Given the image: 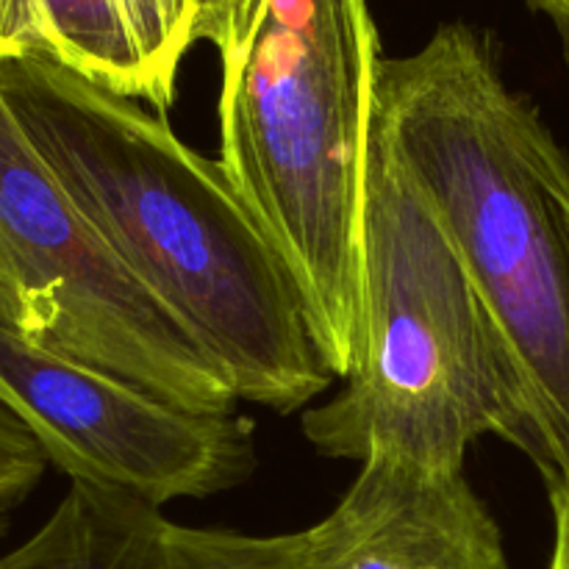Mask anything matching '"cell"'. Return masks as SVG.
<instances>
[{
	"label": "cell",
	"instance_id": "6da1fadb",
	"mask_svg": "<svg viewBox=\"0 0 569 569\" xmlns=\"http://www.w3.org/2000/svg\"><path fill=\"white\" fill-rule=\"evenodd\" d=\"M0 94L89 226L220 361L239 400L289 415L337 381L292 270L220 159L48 56H0Z\"/></svg>",
	"mask_w": 569,
	"mask_h": 569
},
{
	"label": "cell",
	"instance_id": "9c48e42d",
	"mask_svg": "<svg viewBox=\"0 0 569 569\" xmlns=\"http://www.w3.org/2000/svg\"><path fill=\"white\" fill-rule=\"evenodd\" d=\"M17 53L67 70L164 114L194 39L192 0H17Z\"/></svg>",
	"mask_w": 569,
	"mask_h": 569
},
{
	"label": "cell",
	"instance_id": "8fae6325",
	"mask_svg": "<svg viewBox=\"0 0 569 569\" xmlns=\"http://www.w3.org/2000/svg\"><path fill=\"white\" fill-rule=\"evenodd\" d=\"M194 39L209 42L220 59L248 39L264 0H192Z\"/></svg>",
	"mask_w": 569,
	"mask_h": 569
},
{
	"label": "cell",
	"instance_id": "5b68a950",
	"mask_svg": "<svg viewBox=\"0 0 569 569\" xmlns=\"http://www.w3.org/2000/svg\"><path fill=\"white\" fill-rule=\"evenodd\" d=\"M0 322L198 415H233L220 361L98 237L0 94Z\"/></svg>",
	"mask_w": 569,
	"mask_h": 569
},
{
	"label": "cell",
	"instance_id": "52a82bcc",
	"mask_svg": "<svg viewBox=\"0 0 569 569\" xmlns=\"http://www.w3.org/2000/svg\"><path fill=\"white\" fill-rule=\"evenodd\" d=\"M306 537L311 569H511L465 470L367 461Z\"/></svg>",
	"mask_w": 569,
	"mask_h": 569
},
{
	"label": "cell",
	"instance_id": "7c38bea8",
	"mask_svg": "<svg viewBox=\"0 0 569 569\" xmlns=\"http://www.w3.org/2000/svg\"><path fill=\"white\" fill-rule=\"evenodd\" d=\"M567 217H569V209H567ZM542 478L545 483H548L550 509L569 511V409L565 415V426H561L559 439H556L550 470L545 472Z\"/></svg>",
	"mask_w": 569,
	"mask_h": 569
},
{
	"label": "cell",
	"instance_id": "277c9868",
	"mask_svg": "<svg viewBox=\"0 0 569 569\" xmlns=\"http://www.w3.org/2000/svg\"><path fill=\"white\" fill-rule=\"evenodd\" d=\"M381 39L367 0H264L220 59V161L292 270L333 378L365 320V189Z\"/></svg>",
	"mask_w": 569,
	"mask_h": 569
},
{
	"label": "cell",
	"instance_id": "ba28073f",
	"mask_svg": "<svg viewBox=\"0 0 569 569\" xmlns=\"http://www.w3.org/2000/svg\"><path fill=\"white\" fill-rule=\"evenodd\" d=\"M0 569H311L306 531L253 533L192 528L161 506L117 489L70 483L31 539Z\"/></svg>",
	"mask_w": 569,
	"mask_h": 569
},
{
	"label": "cell",
	"instance_id": "9a60e30c",
	"mask_svg": "<svg viewBox=\"0 0 569 569\" xmlns=\"http://www.w3.org/2000/svg\"><path fill=\"white\" fill-rule=\"evenodd\" d=\"M14 26H17V0H0V56H14Z\"/></svg>",
	"mask_w": 569,
	"mask_h": 569
},
{
	"label": "cell",
	"instance_id": "3957f363",
	"mask_svg": "<svg viewBox=\"0 0 569 569\" xmlns=\"http://www.w3.org/2000/svg\"><path fill=\"white\" fill-rule=\"evenodd\" d=\"M361 350L342 389L303 415L328 459L465 470L483 437L548 467V439L509 333L372 126L365 189Z\"/></svg>",
	"mask_w": 569,
	"mask_h": 569
},
{
	"label": "cell",
	"instance_id": "7a4b0ae2",
	"mask_svg": "<svg viewBox=\"0 0 569 569\" xmlns=\"http://www.w3.org/2000/svg\"><path fill=\"white\" fill-rule=\"evenodd\" d=\"M372 126L509 333L548 472L569 409L567 150L467 22H445L415 53L383 56Z\"/></svg>",
	"mask_w": 569,
	"mask_h": 569
},
{
	"label": "cell",
	"instance_id": "4fadbf2b",
	"mask_svg": "<svg viewBox=\"0 0 569 569\" xmlns=\"http://www.w3.org/2000/svg\"><path fill=\"white\" fill-rule=\"evenodd\" d=\"M548 569H569V511L553 509V553Z\"/></svg>",
	"mask_w": 569,
	"mask_h": 569
},
{
	"label": "cell",
	"instance_id": "30bf717a",
	"mask_svg": "<svg viewBox=\"0 0 569 569\" xmlns=\"http://www.w3.org/2000/svg\"><path fill=\"white\" fill-rule=\"evenodd\" d=\"M44 467L48 459L33 433L0 400V515L20 503L37 487Z\"/></svg>",
	"mask_w": 569,
	"mask_h": 569
},
{
	"label": "cell",
	"instance_id": "8992f818",
	"mask_svg": "<svg viewBox=\"0 0 569 569\" xmlns=\"http://www.w3.org/2000/svg\"><path fill=\"white\" fill-rule=\"evenodd\" d=\"M0 400L70 483L117 489L156 506L242 487L259 461L244 417L167 403L37 348L3 322Z\"/></svg>",
	"mask_w": 569,
	"mask_h": 569
},
{
	"label": "cell",
	"instance_id": "5bb4252c",
	"mask_svg": "<svg viewBox=\"0 0 569 569\" xmlns=\"http://www.w3.org/2000/svg\"><path fill=\"white\" fill-rule=\"evenodd\" d=\"M526 3L553 22V28L569 48V0H526Z\"/></svg>",
	"mask_w": 569,
	"mask_h": 569
}]
</instances>
